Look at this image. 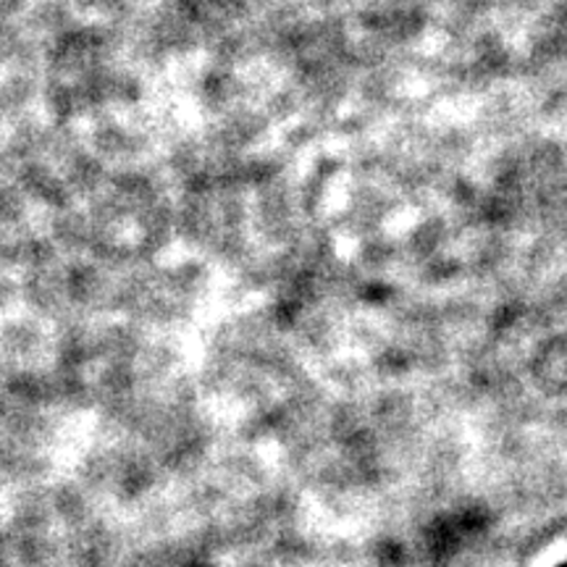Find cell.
Masks as SVG:
<instances>
[{
    "label": "cell",
    "instance_id": "obj_1",
    "mask_svg": "<svg viewBox=\"0 0 567 567\" xmlns=\"http://www.w3.org/2000/svg\"><path fill=\"white\" fill-rule=\"evenodd\" d=\"M559 567H567V563H565V565H559Z\"/></svg>",
    "mask_w": 567,
    "mask_h": 567
}]
</instances>
